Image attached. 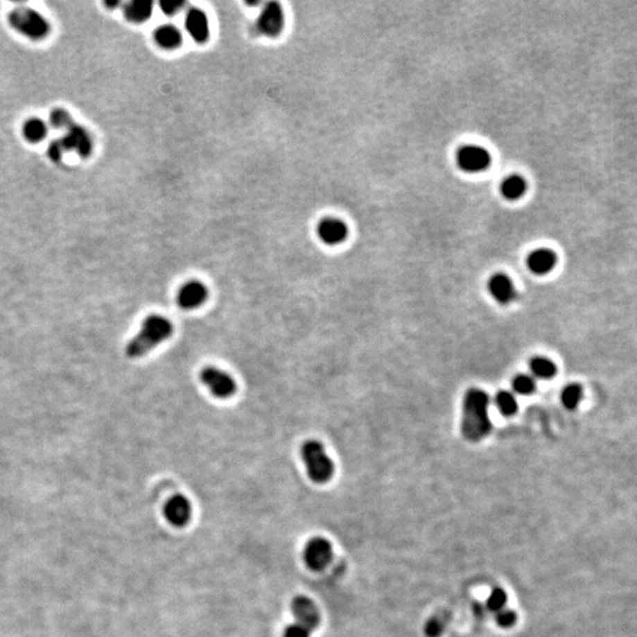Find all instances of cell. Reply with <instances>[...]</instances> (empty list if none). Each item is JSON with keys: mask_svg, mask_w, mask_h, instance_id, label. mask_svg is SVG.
Here are the masks:
<instances>
[{"mask_svg": "<svg viewBox=\"0 0 637 637\" xmlns=\"http://www.w3.org/2000/svg\"><path fill=\"white\" fill-rule=\"evenodd\" d=\"M489 405L490 398L483 390L472 387L465 393L460 430L467 442L478 443L492 432Z\"/></svg>", "mask_w": 637, "mask_h": 637, "instance_id": "1", "label": "cell"}, {"mask_svg": "<svg viewBox=\"0 0 637 637\" xmlns=\"http://www.w3.org/2000/svg\"><path fill=\"white\" fill-rule=\"evenodd\" d=\"M174 326L166 317L152 314L143 321L139 334L128 344L127 356L131 359L144 356L173 335Z\"/></svg>", "mask_w": 637, "mask_h": 637, "instance_id": "2", "label": "cell"}, {"mask_svg": "<svg viewBox=\"0 0 637 637\" xmlns=\"http://www.w3.org/2000/svg\"><path fill=\"white\" fill-rule=\"evenodd\" d=\"M10 26L31 40H43L50 35L51 24L42 13L28 6H18L8 12Z\"/></svg>", "mask_w": 637, "mask_h": 637, "instance_id": "3", "label": "cell"}, {"mask_svg": "<svg viewBox=\"0 0 637 637\" xmlns=\"http://www.w3.org/2000/svg\"><path fill=\"white\" fill-rule=\"evenodd\" d=\"M300 452L307 469V475L314 483L325 484L332 479L334 463L320 442L315 439L306 440L301 446Z\"/></svg>", "mask_w": 637, "mask_h": 637, "instance_id": "4", "label": "cell"}, {"mask_svg": "<svg viewBox=\"0 0 637 637\" xmlns=\"http://www.w3.org/2000/svg\"><path fill=\"white\" fill-rule=\"evenodd\" d=\"M292 613L295 622L286 628L283 637H311L321 622L317 604L306 596H297L292 601Z\"/></svg>", "mask_w": 637, "mask_h": 637, "instance_id": "5", "label": "cell"}, {"mask_svg": "<svg viewBox=\"0 0 637 637\" xmlns=\"http://www.w3.org/2000/svg\"><path fill=\"white\" fill-rule=\"evenodd\" d=\"M455 161L460 171L467 174H480L490 168L492 156L487 148L478 144H466L457 151Z\"/></svg>", "mask_w": 637, "mask_h": 637, "instance_id": "6", "label": "cell"}, {"mask_svg": "<svg viewBox=\"0 0 637 637\" xmlns=\"http://www.w3.org/2000/svg\"><path fill=\"white\" fill-rule=\"evenodd\" d=\"M200 379L216 398L227 399L234 396L238 385L233 376L214 366H206L200 373Z\"/></svg>", "mask_w": 637, "mask_h": 637, "instance_id": "7", "label": "cell"}, {"mask_svg": "<svg viewBox=\"0 0 637 637\" xmlns=\"http://www.w3.org/2000/svg\"><path fill=\"white\" fill-rule=\"evenodd\" d=\"M60 139L67 151H75L76 154L83 159H87L94 150V141L90 132L87 128L75 121L65 129V134Z\"/></svg>", "mask_w": 637, "mask_h": 637, "instance_id": "8", "label": "cell"}, {"mask_svg": "<svg viewBox=\"0 0 637 637\" xmlns=\"http://www.w3.org/2000/svg\"><path fill=\"white\" fill-rule=\"evenodd\" d=\"M332 544L322 537H314L311 539L304 551L305 563L313 571L325 569L332 561Z\"/></svg>", "mask_w": 637, "mask_h": 637, "instance_id": "9", "label": "cell"}, {"mask_svg": "<svg viewBox=\"0 0 637 637\" xmlns=\"http://www.w3.org/2000/svg\"><path fill=\"white\" fill-rule=\"evenodd\" d=\"M258 30L263 36L275 38L285 26V15L279 3L270 1L263 6L259 16Z\"/></svg>", "mask_w": 637, "mask_h": 637, "instance_id": "10", "label": "cell"}, {"mask_svg": "<svg viewBox=\"0 0 637 637\" xmlns=\"http://www.w3.org/2000/svg\"><path fill=\"white\" fill-rule=\"evenodd\" d=\"M208 289L202 282L191 280L184 283L177 293V304L182 309L198 308L206 302L208 297Z\"/></svg>", "mask_w": 637, "mask_h": 637, "instance_id": "11", "label": "cell"}, {"mask_svg": "<svg viewBox=\"0 0 637 637\" xmlns=\"http://www.w3.org/2000/svg\"><path fill=\"white\" fill-rule=\"evenodd\" d=\"M317 236L329 245H340L347 238L349 228L342 220L326 218L317 225Z\"/></svg>", "mask_w": 637, "mask_h": 637, "instance_id": "12", "label": "cell"}, {"mask_svg": "<svg viewBox=\"0 0 637 637\" xmlns=\"http://www.w3.org/2000/svg\"><path fill=\"white\" fill-rule=\"evenodd\" d=\"M487 290L499 305H509L516 299L515 285L507 274H494L487 281Z\"/></svg>", "mask_w": 637, "mask_h": 637, "instance_id": "13", "label": "cell"}, {"mask_svg": "<svg viewBox=\"0 0 637 637\" xmlns=\"http://www.w3.org/2000/svg\"><path fill=\"white\" fill-rule=\"evenodd\" d=\"M166 521L174 527H182L189 523L191 517V505L188 498L182 495H175L166 502L164 507Z\"/></svg>", "mask_w": 637, "mask_h": 637, "instance_id": "14", "label": "cell"}, {"mask_svg": "<svg viewBox=\"0 0 637 637\" xmlns=\"http://www.w3.org/2000/svg\"><path fill=\"white\" fill-rule=\"evenodd\" d=\"M184 24L190 37L196 43L202 44L209 40V20L201 8H190L186 13Z\"/></svg>", "mask_w": 637, "mask_h": 637, "instance_id": "15", "label": "cell"}, {"mask_svg": "<svg viewBox=\"0 0 637 637\" xmlns=\"http://www.w3.org/2000/svg\"><path fill=\"white\" fill-rule=\"evenodd\" d=\"M557 265V255L549 248H539L527 256V265L534 275H546Z\"/></svg>", "mask_w": 637, "mask_h": 637, "instance_id": "16", "label": "cell"}, {"mask_svg": "<svg viewBox=\"0 0 637 637\" xmlns=\"http://www.w3.org/2000/svg\"><path fill=\"white\" fill-rule=\"evenodd\" d=\"M527 182L521 175L514 174L503 180L500 193L507 201H518L527 194Z\"/></svg>", "mask_w": 637, "mask_h": 637, "instance_id": "17", "label": "cell"}, {"mask_svg": "<svg viewBox=\"0 0 637 637\" xmlns=\"http://www.w3.org/2000/svg\"><path fill=\"white\" fill-rule=\"evenodd\" d=\"M155 40L161 48L174 50L182 44V33L175 25H161L155 31Z\"/></svg>", "mask_w": 637, "mask_h": 637, "instance_id": "18", "label": "cell"}, {"mask_svg": "<svg viewBox=\"0 0 637 637\" xmlns=\"http://www.w3.org/2000/svg\"><path fill=\"white\" fill-rule=\"evenodd\" d=\"M152 3L148 0H134L124 6V15L127 19L136 24L147 21L152 15Z\"/></svg>", "mask_w": 637, "mask_h": 637, "instance_id": "19", "label": "cell"}, {"mask_svg": "<svg viewBox=\"0 0 637 637\" xmlns=\"http://www.w3.org/2000/svg\"><path fill=\"white\" fill-rule=\"evenodd\" d=\"M49 134L48 123L38 117L26 119L23 125V136L30 143H40Z\"/></svg>", "mask_w": 637, "mask_h": 637, "instance_id": "20", "label": "cell"}, {"mask_svg": "<svg viewBox=\"0 0 637 637\" xmlns=\"http://www.w3.org/2000/svg\"><path fill=\"white\" fill-rule=\"evenodd\" d=\"M530 371L536 379L549 380L557 373V367L548 358L534 356L530 361Z\"/></svg>", "mask_w": 637, "mask_h": 637, "instance_id": "21", "label": "cell"}, {"mask_svg": "<svg viewBox=\"0 0 637 637\" xmlns=\"http://www.w3.org/2000/svg\"><path fill=\"white\" fill-rule=\"evenodd\" d=\"M451 615L448 611H440L433 615L425 625L424 631L428 637H440L448 627Z\"/></svg>", "mask_w": 637, "mask_h": 637, "instance_id": "22", "label": "cell"}, {"mask_svg": "<svg viewBox=\"0 0 637 637\" xmlns=\"http://www.w3.org/2000/svg\"><path fill=\"white\" fill-rule=\"evenodd\" d=\"M495 403L503 416H514L518 410L516 396L509 391H499L495 396Z\"/></svg>", "mask_w": 637, "mask_h": 637, "instance_id": "23", "label": "cell"}, {"mask_svg": "<svg viewBox=\"0 0 637 637\" xmlns=\"http://www.w3.org/2000/svg\"><path fill=\"white\" fill-rule=\"evenodd\" d=\"M583 398L582 386L578 384L566 385L561 393L562 404L566 410H576Z\"/></svg>", "mask_w": 637, "mask_h": 637, "instance_id": "24", "label": "cell"}, {"mask_svg": "<svg viewBox=\"0 0 637 637\" xmlns=\"http://www.w3.org/2000/svg\"><path fill=\"white\" fill-rule=\"evenodd\" d=\"M512 388L519 396H530L536 390V381L529 374H517L512 380Z\"/></svg>", "mask_w": 637, "mask_h": 637, "instance_id": "25", "label": "cell"}, {"mask_svg": "<svg viewBox=\"0 0 637 637\" xmlns=\"http://www.w3.org/2000/svg\"><path fill=\"white\" fill-rule=\"evenodd\" d=\"M49 122H50V125L55 129H60V130H65L73 122L71 115L69 111L65 110V109H62V107H55L53 110L51 111L50 114V117H49Z\"/></svg>", "mask_w": 637, "mask_h": 637, "instance_id": "26", "label": "cell"}, {"mask_svg": "<svg viewBox=\"0 0 637 637\" xmlns=\"http://www.w3.org/2000/svg\"><path fill=\"white\" fill-rule=\"evenodd\" d=\"M507 593L502 588H495L487 598V606L490 611L497 613L507 606Z\"/></svg>", "mask_w": 637, "mask_h": 637, "instance_id": "27", "label": "cell"}, {"mask_svg": "<svg viewBox=\"0 0 637 637\" xmlns=\"http://www.w3.org/2000/svg\"><path fill=\"white\" fill-rule=\"evenodd\" d=\"M496 621L500 628H511L517 622V613L514 610L507 609V607L495 613Z\"/></svg>", "mask_w": 637, "mask_h": 637, "instance_id": "28", "label": "cell"}, {"mask_svg": "<svg viewBox=\"0 0 637 637\" xmlns=\"http://www.w3.org/2000/svg\"><path fill=\"white\" fill-rule=\"evenodd\" d=\"M68 152L60 139H52L48 146V156L52 162H60L64 154Z\"/></svg>", "mask_w": 637, "mask_h": 637, "instance_id": "29", "label": "cell"}, {"mask_svg": "<svg viewBox=\"0 0 637 637\" xmlns=\"http://www.w3.org/2000/svg\"><path fill=\"white\" fill-rule=\"evenodd\" d=\"M183 5L184 3H181V1H163L159 6L166 16H174L183 8Z\"/></svg>", "mask_w": 637, "mask_h": 637, "instance_id": "30", "label": "cell"}, {"mask_svg": "<svg viewBox=\"0 0 637 637\" xmlns=\"http://www.w3.org/2000/svg\"><path fill=\"white\" fill-rule=\"evenodd\" d=\"M119 1H105V6H107V8H115L116 6H119Z\"/></svg>", "mask_w": 637, "mask_h": 637, "instance_id": "31", "label": "cell"}]
</instances>
